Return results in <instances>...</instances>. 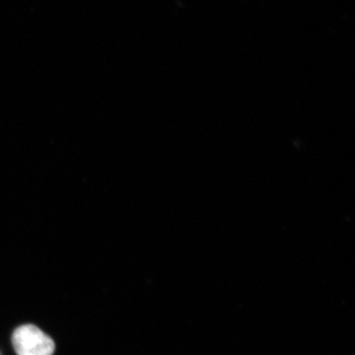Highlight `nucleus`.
Instances as JSON below:
<instances>
[{
  "label": "nucleus",
  "mask_w": 355,
  "mask_h": 355,
  "mask_svg": "<svg viewBox=\"0 0 355 355\" xmlns=\"http://www.w3.org/2000/svg\"><path fill=\"white\" fill-rule=\"evenodd\" d=\"M12 343L17 355H53L55 349L50 336L34 324L19 327L13 333Z\"/></svg>",
  "instance_id": "nucleus-1"
}]
</instances>
